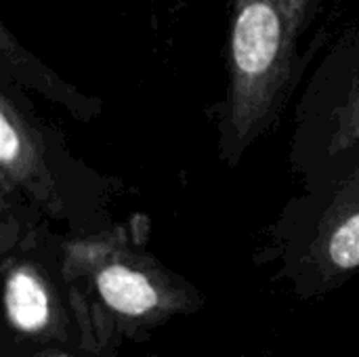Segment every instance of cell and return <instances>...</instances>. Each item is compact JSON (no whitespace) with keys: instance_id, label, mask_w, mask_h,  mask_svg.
<instances>
[{"instance_id":"6da1fadb","label":"cell","mask_w":359,"mask_h":357,"mask_svg":"<svg viewBox=\"0 0 359 357\" xmlns=\"http://www.w3.org/2000/svg\"><path fill=\"white\" fill-rule=\"evenodd\" d=\"M149 217L135 213L95 234H63V265L90 335L120 347L143 341L179 316L204 307V295L149 248Z\"/></svg>"},{"instance_id":"7a4b0ae2","label":"cell","mask_w":359,"mask_h":357,"mask_svg":"<svg viewBox=\"0 0 359 357\" xmlns=\"http://www.w3.org/2000/svg\"><path fill=\"white\" fill-rule=\"evenodd\" d=\"M324 0H227L225 93L215 105L217 156L238 168L282 120L305 69L303 40Z\"/></svg>"},{"instance_id":"3957f363","label":"cell","mask_w":359,"mask_h":357,"mask_svg":"<svg viewBox=\"0 0 359 357\" xmlns=\"http://www.w3.org/2000/svg\"><path fill=\"white\" fill-rule=\"evenodd\" d=\"M116 177L78 158L67 135L42 116L17 84L0 82V198H19L65 234H95L114 225Z\"/></svg>"},{"instance_id":"277c9868","label":"cell","mask_w":359,"mask_h":357,"mask_svg":"<svg viewBox=\"0 0 359 357\" xmlns=\"http://www.w3.org/2000/svg\"><path fill=\"white\" fill-rule=\"evenodd\" d=\"M2 349L29 357L61 345H114L95 339L63 265V234L19 198H0Z\"/></svg>"},{"instance_id":"5b68a950","label":"cell","mask_w":359,"mask_h":357,"mask_svg":"<svg viewBox=\"0 0 359 357\" xmlns=\"http://www.w3.org/2000/svg\"><path fill=\"white\" fill-rule=\"evenodd\" d=\"M257 265H273L301 301L324 299L359 271V164L290 198L265 231Z\"/></svg>"},{"instance_id":"8992f818","label":"cell","mask_w":359,"mask_h":357,"mask_svg":"<svg viewBox=\"0 0 359 357\" xmlns=\"http://www.w3.org/2000/svg\"><path fill=\"white\" fill-rule=\"evenodd\" d=\"M359 164V29L341 32L309 76L292 116L290 173L301 187Z\"/></svg>"},{"instance_id":"52a82bcc","label":"cell","mask_w":359,"mask_h":357,"mask_svg":"<svg viewBox=\"0 0 359 357\" xmlns=\"http://www.w3.org/2000/svg\"><path fill=\"white\" fill-rule=\"evenodd\" d=\"M0 82L34 90L42 99L61 105L76 122H95L103 114V101L65 82L53 67L27 50L17 36L0 23Z\"/></svg>"},{"instance_id":"ba28073f","label":"cell","mask_w":359,"mask_h":357,"mask_svg":"<svg viewBox=\"0 0 359 357\" xmlns=\"http://www.w3.org/2000/svg\"><path fill=\"white\" fill-rule=\"evenodd\" d=\"M29 357H118V345H93V343L61 345V347L42 349Z\"/></svg>"}]
</instances>
